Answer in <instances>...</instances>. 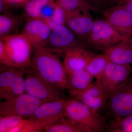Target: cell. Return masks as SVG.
Masks as SVG:
<instances>
[{
  "mask_svg": "<svg viewBox=\"0 0 132 132\" xmlns=\"http://www.w3.org/2000/svg\"><path fill=\"white\" fill-rule=\"evenodd\" d=\"M31 68L55 87L60 90H67L68 76L63 63L53 50L45 47L35 50Z\"/></svg>",
  "mask_w": 132,
  "mask_h": 132,
  "instance_id": "cell-1",
  "label": "cell"
},
{
  "mask_svg": "<svg viewBox=\"0 0 132 132\" xmlns=\"http://www.w3.org/2000/svg\"><path fill=\"white\" fill-rule=\"evenodd\" d=\"M65 114L71 121L87 128L92 132H102L107 128L99 113L75 98L66 100Z\"/></svg>",
  "mask_w": 132,
  "mask_h": 132,
  "instance_id": "cell-2",
  "label": "cell"
},
{
  "mask_svg": "<svg viewBox=\"0 0 132 132\" xmlns=\"http://www.w3.org/2000/svg\"><path fill=\"white\" fill-rule=\"evenodd\" d=\"M1 38L8 52L12 67L21 70L31 68L33 48L23 34H13Z\"/></svg>",
  "mask_w": 132,
  "mask_h": 132,
  "instance_id": "cell-3",
  "label": "cell"
},
{
  "mask_svg": "<svg viewBox=\"0 0 132 132\" xmlns=\"http://www.w3.org/2000/svg\"><path fill=\"white\" fill-rule=\"evenodd\" d=\"M45 102L25 93L13 98L1 101L0 116H17L28 119Z\"/></svg>",
  "mask_w": 132,
  "mask_h": 132,
  "instance_id": "cell-4",
  "label": "cell"
},
{
  "mask_svg": "<svg viewBox=\"0 0 132 132\" xmlns=\"http://www.w3.org/2000/svg\"><path fill=\"white\" fill-rule=\"evenodd\" d=\"M108 99L106 107L112 121L132 114V78H128Z\"/></svg>",
  "mask_w": 132,
  "mask_h": 132,
  "instance_id": "cell-5",
  "label": "cell"
},
{
  "mask_svg": "<svg viewBox=\"0 0 132 132\" xmlns=\"http://www.w3.org/2000/svg\"><path fill=\"white\" fill-rule=\"evenodd\" d=\"M122 41L119 34L105 20H94V25L85 42L88 46L104 51Z\"/></svg>",
  "mask_w": 132,
  "mask_h": 132,
  "instance_id": "cell-6",
  "label": "cell"
},
{
  "mask_svg": "<svg viewBox=\"0 0 132 132\" xmlns=\"http://www.w3.org/2000/svg\"><path fill=\"white\" fill-rule=\"evenodd\" d=\"M26 93L46 102L62 98L61 91L43 79L32 68L26 70Z\"/></svg>",
  "mask_w": 132,
  "mask_h": 132,
  "instance_id": "cell-7",
  "label": "cell"
},
{
  "mask_svg": "<svg viewBox=\"0 0 132 132\" xmlns=\"http://www.w3.org/2000/svg\"><path fill=\"white\" fill-rule=\"evenodd\" d=\"M88 47L65 24L55 27L52 29L45 48L54 52L64 53L72 48Z\"/></svg>",
  "mask_w": 132,
  "mask_h": 132,
  "instance_id": "cell-8",
  "label": "cell"
},
{
  "mask_svg": "<svg viewBox=\"0 0 132 132\" xmlns=\"http://www.w3.org/2000/svg\"><path fill=\"white\" fill-rule=\"evenodd\" d=\"M104 19L119 34L122 41L132 36V13L122 5H116L103 12Z\"/></svg>",
  "mask_w": 132,
  "mask_h": 132,
  "instance_id": "cell-9",
  "label": "cell"
},
{
  "mask_svg": "<svg viewBox=\"0 0 132 132\" xmlns=\"http://www.w3.org/2000/svg\"><path fill=\"white\" fill-rule=\"evenodd\" d=\"M132 71L131 65L108 62L100 80L109 98L129 78Z\"/></svg>",
  "mask_w": 132,
  "mask_h": 132,
  "instance_id": "cell-10",
  "label": "cell"
},
{
  "mask_svg": "<svg viewBox=\"0 0 132 132\" xmlns=\"http://www.w3.org/2000/svg\"><path fill=\"white\" fill-rule=\"evenodd\" d=\"M90 9L65 12V24L77 36L86 41L92 31L94 20ZM86 43V42H85Z\"/></svg>",
  "mask_w": 132,
  "mask_h": 132,
  "instance_id": "cell-11",
  "label": "cell"
},
{
  "mask_svg": "<svg viewBox=\"0 0 132 132\" xmlns=\"http://www.w3.org/2000/svg\"><path fill=\"white\" fill-rule=\"evenodd\" d=\"M28 19L22 34L30 43L33 50L45 47L52 28L40 19Z\"/></svg>",
  "mask_w": 132,
  "mask_h": 132,
  "instance_id": "cell-12",
  "label": "cell"
},
{
  "mask_svg": "<svg viewBox=\"0 0 132 132\" xmlns=\"http://www.w3.org/2000/svg\"><path fill=\"white\" fill-rule=\"evenodd\" d=\"M66 100L63 98L41 105L29 119L40 122L45 127L65 117Z\"/></svg>",
  "mask_w": 132,
  "mask_h": 132,
  "instance_id": "cell-13",
  "label": "cell"
},
{
  "mask_svg": "<svg viewBox=\"0 0 132 132\" xmlns=\"http://www.w3.org/2000/svg\"><path fill=\"white\" fill-rule=\"evenodd\" d=\"M92 53L82 48H76L66 51L64 53L63 64L68 75L85 69Z\"/></svg>",
  "mask_w": 132,
  "mask_h": 132,
  "instance_id": "cell-14",
  "label": "cell"
},
{
  "mask_svg": "<svg viewBox=\"0 0 132 132\" xmlns=\"http://www.w3.org/2000/svg\"><path fill=\"white\" fill-rule=\"evenodd\" d=\"M103 54L112 62L122 65L132 64V36L104 50Z\"/></svg>",
  "mask_w": 132,
  "mask_h": 132,
  "instance_id": "cell-15",
  "label": "cell"
},
{
  "mask_svg": "<svg viewBox=\"0 0 132 132\" xmlns=\"http://www.w3.org/2000/svg\"><path fill=\"white\" fill-rule=\"evenodd\" d=\"M68 76L67 90L74 98L85 92L94 82V78L86 69L75 72Z\"/></svg>",
  "mask_w": 132,
  "mask_h": 132,
  "instance_id": "cell-16",
  "label": "cell"
},
{
  "mask_svg": "<svg viewBox=\"0 0 132 132\" xmlns=\"http://www.w3.org/2000/svg\"><path fill=\"white\" fill-rule=\"evenodd\" d=\"M106 96L105 91L100 80H97L85 92L75 97L87 105L98 103Z\"/></svg>",
  "mask_w": 132,
  "mask_h": 132,
  "instance_id": "cell-17",
  "label": "cell"
},
{
  "mask_svg": "<svg viewBox=\"0 0 132 132\" xmlns=\"http://www.w3.org/2000/svg\"><path fill=\"white\" fill-rule=\"evenodd\" d=\"M24 20L21 15L6 12L0 15V36L12 34L20 26Z\"/></svg>",
  "mask_w": 132,
  "mask_h": 132,
  "instance_id": "cell-18",
  "label": "cell"
},
{
  "mask_svg": "<svg viewBox=\"0 0 132 132\" xmlns=\"http://www.w3.org/2000/svg\"><path fill=\"white\" fill-rule=\"evenodd\" d=\"M44 131L47 132H92L87 128L74 123L65 117L45 127Z\"/></svg>",
  "mask_w": 132,
  "mask_h": 132,
  "instance_id": "cell-19",
  "label": "cell"
},
{
  "mask_svg": "<svg viewBox=\"0 0 132 132\" xmlns=\"http://www.w3.org/2000/svg\"><path fill=\"white\" fill-rule=\"evenodd\" d=\"M109 62L104 54H96L93 53L85 69L94 78L100 80Z\"/></svg>",
  "mask_w": 132,
  "mask_h": 132,
  "instance_id": "cell-20",
  "label": "cell"
},
{
  "mask_svg": "<svg viewBox=\"0 0 132 132\" xmlns=\"http://www.w3.org/2000/svg\"><path fill=\"white\" fill-rule=\"evenodd\" d=\"M26 70L19 69L14 82L8 91L1 98L3 100L13 98L26 93V80L24 75Z\"/></svg>",
  "mask_w": 132,
  "mask_h": 132,
  "instance_id": "cell-21",
  "label": "cell"
},
{
  "mask_svg": "<svg viewBox=\"0 0 132 132\" xmlns=\"http://www.w3.org/2000/svg\"><path fill=\"white\" fill-rule=\"evenodd\" d=\"M19 69L5 66L0 74V98L8 91L14 82Z\"/></svg>",
  "mask_w": 132,
  "mask_h": 132,
  "instance_id": "cell-22",
  "label": "cell"
},
{
  "mask_svg": "<svg viewBox=\"0 0 132 132\" xmlns=\"http://www.w3.org/2000/svg\"><path fill=\"white\" fill-rule=\"evenodd\" d=\"M52 0H27L23 5L24 13L29 19H39L43 7Z\"/></svg>",
  "mask_w": 132,
  "mask_h": 132,
  "instance_id": "cell-23",
  "label": "cell"
},
{
  "mask_svg": "<svg viewBox=\"0 0 132 132\" xmlns=\"http://www.w3.org/2000/svg\"><path fill=\"white\" fill-rule=\"evenodd\" d=\"M54 1L65 12H75L86 9H90L93 11L92 8L88 5L85 0Z\"/></svg>",
  "mask_w": 132,
  "mask_h": 132,
  "instance_id": "cell-24",
  "label": "cell"
},
{
  "mask_svg": "<svg viewBox=\"0 0 132 132\" xmlns=\"http://www.w3.org/2000/svg\"><path fill=\"white\" fill-rule=\"evenodd\" d=\"M112 132H132V114L112 120L108 128Z\"/></svg>",
  "mask_w": 132,
  "mask_h": 132,
  "instance_id": "cell-25",
  "label": "cell"
},
{
  "mask_svg": "<svg viewBox=\"0 0 132 132\" xmlns=\"http://www.w3.org/2000/svg\"><path fill=\"white\" fill-rule=\"evenodd\" d=\"M59 6L54 0H52L43 7L40 19L49 26L52 23Z\"/></svg>",
  "mask_w": 132,
  "mask_h": 132,
  "instance_id": "cell-26",
  "label": "cell"
},
{
  "mask_svg": "<svg viewBox=\"0 0 132 132\" xmlns=\"http://www.w3.org/2000/svg\"><path fill=\"white\" fill-rule=\"evenodd\" d=\"M25 118L17 116H0V132H10Z\"/></svg>",
  "mask_w": 132,
  "mask_h": 132,
  "instance_id": "cell-27",
  "label": "cell"
},
{
  "mask_svg": "<svg viewBox=\"0 0 132 132\" xmlns=\"http://www.w3.org/2000/svg\"><path fill=\"white\" fill-rule=\"evenodd\" d=\"M93 11L102 13L105 10L114 6L117 0H85Z\"/></svg>",
  "mask_w": 132,
  "mask_h": 132,
  "instance_id": "cell-28",
  "label": "cell"
},
{
  "mask_svg": "<svg viewBox=\"0 0 132 132\" xmlns=\"http://www.w3.org/2000/svg\"><path fill=\"white\" fill-rule=\"evenodd\" d=\"M45 127L39 121L28 118L21 132H40L44 131Z\"/></svg>",
  "mask_w": 132,
  "mask_h": 132,
  "instance_id": "cell-29",
  "label": "cell"
},
{
  "mask_svg": "<svg viewBox=\"0 0 132 132\" xmlns=\"http://www.w3.org/2000/svg\"><path fill=\"white\" fill-rule=\"evenodd\" d=\"M0 62L3 65L12 67L11 61L6 48L2 39H0Z\"/></svg>",
  "mask_w": 132,
  "mask_h": 132,
  "instance_id": "cell-30",
  "label": "cell"
},
{
  "mask_svg": "<svg viewBox=\"0 0 132 132\" xmlns=\"http://www.w3.org/2000/svg\"><path fill=\"white\" fill-rule=\"evenodd\" d=\"M116 5H122L132 13V0H117Z\"/></svg>",
  "mask_w": 132,
  "mask_h": 132,
  "instance_id": "cell-31",
  "label": "cell"
},
{
  "mask_svg": "<svg viewBox=\"0 0 132 132\" xmlns=\"http://www.w3.org/2000/svg\"><path fill=\"white\" fill-rule=\"evenodd\" d=\"M13 6L6 0H0V12L1 13L8 12V10Z\"/></svg>",
  "mask_w": 132,
  "mask_h": 132,
  "instance_id": "cell-32",
  "label": "cell"
},
{
  "mask_svg": "<svg viewBox=\"0 0 132 132\" xmlns=\"http://www.w3.org/2000/svg\"><path fill=\"white\" fill-rule=\"evenodd\" d=\"M28 120V119H24L20 124L10 130V132H21L22 130L27 122Z\"/></svg>",
  "mask_w": 132,
  "mask_h": 132,
  "instance_id": "cell-33",
  "label": "cell"
},
{
  "mask_svg": "<svg viewBox=\"0 0 132 132\" xmlns=\"http://www.w3.org/2000/svg\"><path fill=\"white\" fill-rule=\"evenodd\" d=\"M13 6L14 5H24L27 0H6Z\"/></svg>",
  "mask_w": 132,
  "mask_h": 132,
  "instance_id": "cell-34",
  "label": "cell"
}]
</instances>
